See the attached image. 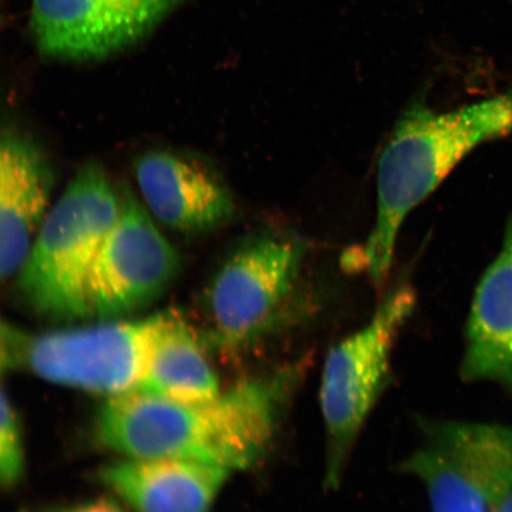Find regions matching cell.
Returning a JSON list of instances; mask_svg holds the SVG:
<instances>
[{"label": "cell", "mask_w": 512, "mask_h": 512, "mask_svg": "<svg viewBox=\"0 0 512 512\" xmlns=\"http://www.w3.org/2000/svg\"><path fill=\"white\" fill-rule=\"evenodd\" d=\"M300 373V367H284L200 402L143 390L110 396L95 415V438L128 459L188 460L246 470L271 445Z\"/></svg>", "instance_id": "cell-1"}, {"label": "cell", "mask_w": 512, "mask_h": 512, "mask_svg": "<svg viewBox=\"0 0 512 512\" xmlns=\"http://www.w3.org/2000/svg\"><path fill=\"white\" fill-rule=\"evenodd\" d=\"M512 131V93L448 112L416 106L395 126L377 170V214L364 246L375 283L392 267L396 241L411 211L478 146Z\"/></svg>", "instance_id": "cell-2"}, {"label": "cell", "mask_w": 512, "mask_h": 512, "mask_svg": "<svg viewBox=\"0 0 512 512\" xmlns=\"http://www.w3.org/2000/svg\"><path fill=\"white\" fill-rule=\"evenodd\" d=\"M119 209L104 166L83 164L36 234L16 290L21 303L53 323H88L87 288L96 255Z\"/></svg>", "instance_id": "cell-3"}, {"label": "cell", "mask_w": 512, "mask_h": 512, "mask_svg": "<svg viewBox=\"0 0 512 512\" xmlns=\"http://www.w3.org/2000/svg\"><path fill=\"white\" fill-rule=\"evenodd\" d=\"M162 320L163 311L134 320L32 331L0 317V370L107 398L132 392L144 379Z\"/></svg>", "instance_id": "cell-4"}, {"label": "cell", "mask_w": 512, "mask_h": 512, "mask_svg": "<svg viewBox=\"0 0 512 512\" xmlns=\"http://www.w3.org/2000/svg\"><path fill=\"white\" fill-rule=\"evenodd\" d=\"M305 255L302 240L265 233L223 262L202 297L197 329L209 351L235 355L266 337L285 317Z\"/></svg>", "instance_id": "cell-5"}, {"label": "cell", "mask_w": 512, "mask_h": 512, "mask_svg": "<svg viewBox=\"0 0 512 512\" xmlns=\"http://www.w3.org/2000/svg\"><path fill=\"white\" fill-rule=\"evenodd\" d=\"M414 306L412 288H396L363 328L334 345L325 358L319 401L330 489L341 483L351 448L386 387L396 338Z\"/></svg>", "instance_id": "cell-6"}, {"label": "cell", "mask_w": 512, "mask_h": 512, "mask_svg": "<svg viewBox=\"0 0 512 512\" xmlns=\"http://www.w3.org/2000/svg\"><path fill=\"white\" fill-rule=\"evenodd\" d=\"M402 470L425 486L432 512H497L512 494V425L426 421Z\"/></svg>", "instance_id": "cell-7"}, {"label": "cell", "mask_w": 512, "mask_h": 512, "mask_svg": "<svg viewBox=\"0 0 512 512\" xmlns=\"http://www.w3.org/2000/svg\"><path fill=\"white\" fill-rule=\"evenodd\" d=\"M119 209L96 255L87 298L91 322H111L147 309L169 290L181 258L143 201L120 183Z\"/></svg>", "instance_id": "cell-8"}, {"label": "cell", "mask_w": 512, "mask_h": 512, "mask_svg": "<svg viewBox=\"0 0 512 512\" xmlns=\"http://www.w3.org/2000/svg\"><path fill=\"white\" fill-rule=\"evenodd\" d=\"M54 185L44 147L25 128L0 119V286L21 271Z\"/></svg>", "instance_id": "cell-9"}, {"label": "cell", "mask_w": 512, "mask_h": 512, "mask_svg": "<svg viewBox=\"0 0 512 512\" xmlns=\"http://www.w3.org/2000/svg\"><path fill=\"white\" fill-rule=\"evenodd\" d=\"M134 176L153 219L175 232L207 233L234 214L226 185L207 165L184 153L146 151L134 160Z\"/></svg>", "instance_id": "cell-10"}, {"label": "cell", "mask_w": 512, "mask_h": 512, "mask_svg": "<svg viewBox=\"0 0 512 512\" xmlns=\"http://www.w3.org/2000/svg\"><path fill=\"white\" fill-rule=\"evenodd\" d=\"M232 471L174 459H124L99 479L134 512H211Z\"/></svg>", "instance_id": "cell-11"}, {"label": "cell", "mask_w": 512, "mask_h": 512, "mask_svg": "<svg viewBox=\"0 0 512 512\" xmlns=\"http://www.w3.org/2000/svg\"><path fill=\"white\" fill-rule=\"evenodd\" d=\"M460 374L512 394V217L473 297Z\"/></svg>", "instance_id": "cell-12"}, {"label": "cell", "mask_w": 512, "mask_h": 512, "mask_svg": "<svg viewBox=\"0 0 512 512\" xmlns=\"http://www.w3.org/2000/svg\"><path fill=\"white\" fill-rule=\"evenodd\" d=\"M31 29L43 54L93 60L133 43L111 0H32Z\"/></svg>", "instance_id": "cell-13"}, {"label": "cell", "mask_w": 512, "mask_h": 512, "mask_svg": "<svg viewBox=\"0 0 512 512\" xmlns=\"http://www.w3.org/2000/svg\"><path fill=\"white\" fill-rule=\"evenodd\" d=\"M136 390L187 402L208 401L222 392L200 331L181 311H163L144 379Z\"/></svg>", "instance_id": "cell-14"}, {"label": "cell", "mask_w": 512, "mask_h": 512, "mask_svg": "<svg viewBox=\"0 0 512 512\" xmlns=\"http://www.w3.org/2000/svg\"><path fill=\"white\" fill-rule=\"evenodd\" d=\"M0 370V488L11 489L21 482L25 452L21 424L4 387Z\"/></svg>", "instance_id": "cell-15"}, {"label": "cell", "mask_w": 512, "mask_h": 512, "mask_svg": "<svg viewBox=\"0 0 512 512\" xmlns=\"http://www.w3.org/2000/svg\"><path fill=\"white\" fill-rule=\"evenodd\" d=\"M181 2L182 0H111L133 41L143 37Z\"/></svg>", "instance_id": "cell-16"}, {"label": "cell", "mask_w": 512, "mask_h": 512, "mask_svg": "<svg viewBox=\"0 0 512 512\" xmlns=\"http://www.w3.org/2000/svg\"><path fill=\"white\" fill-rule=\"evenodd\" d=\"M25 512H125L123 508L112 499L101 498L95 501L78 503L74 505H64V507H54L46 509L29 510Z\"/></svg>", "instance_id": "cell-17"}, {"label": "cell", "mask_w": 512, "mask_h": 512, "mask_svg": "<svg viewBox=\"0 0 512 512\" xmlns=\"http://www.w3.org/2000/svg\"><path fill=\"white\" fill-rule=\"evenodd\" d=\"M497 512H512V494L505 499V502L501 505V508Z\"/></svg>", "instance_id": "cell-18"}]
</instances>
